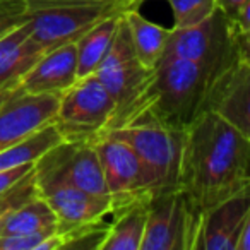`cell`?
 Returning a JSON list of instances; mask_svg holds the SVG:
<instances>
[{
	"label": "cell",
	"instance_id": "cell-29",
	"mask_svg": "<svg viewBox=\"0 0 250 250\" xmlns=\"http://www.w3.org/2000/svg\"><path fill=\"white\" fill-rule=\"evenodd\" d=\"M125 5H127V9H136L137 4H141V2H144V0H124Z\"/></svg>",
	"mask_w": 250,
	"mask_h": 250
},
{
	"label": "cell",
	"instance_id": "cell-17",
	"mask_svg": "<svg viewBox=\"0 0 250 250\" xmlns=\"http://www.w3.org/2000/svg\"><path fill=\"white\" fill-rule=\"evenodd\" d=\"M149 195L141 194L122 201H111V219L100 250H141Z\"/></svg>",
	"mask_w": 250,
	"mask_h": 250
},
{
	"label": "cell",
	"instance_id": "cell-21",
	"mask_svg": "<svg viewBox=\"0 0 250 250\" xmlns=\"http://www.w3.org/2000/svg\"><path fill=\"white\" fill-rule=\"evenodd\" d=\"M57 226L55 212L42 195H35L28 202L18 208L5 219L2 235H18V233H33L40 229ZM0 235V236H2Z\"/></svg>",
	"mask_w": 250,
	"mask_h": 250
},
{
	"label": "cell",
	"instance_id": "cell-2",
	"mask_svg": "<svg viewBox=\"0 0 250 250\" xmlns=\"http://www.w3.org/2000/svg\"><path fill=\"white\" fill-rule=\"evenodd\" d=\"M216 79L218 76L201 63L161 55L139 111L130 124H156L185 130L206 111Z\"/></svg>",
	"mask_w": 250,
	"mask_h": 250
},
{
	"label": "cell",
	"instance_id": "cell-19",
	"mask_svg": "<svg viewBox=\"0 0 250 250\" xmlns=\"http://www.w3.org/2000/svg\"><path fill=\"white\" fill-rule=\"evenodd\" d=\"M120 18L122 12L101 19L76 42L77 79L91 76L98 69V65L110 48L111 40L117 33L118 24H120Z\"/></svg>",
	"mask_w": 250,
	"mask_h": 250
},
{
	"label": "cell",
	"instance_id": "cell-26",
	"mask_svg": "<svg viewBox=\"0 0 250 250\" xmlns=\"http://www.w3.org/2000/svg\"><path fill=\"white\" fill-rule=\"evenodd\" d=\"M26 0H0V36L26 19Z\"/></svg>",
	"mask_w": 250,
	"mask_h": 250
},
{
	"label": "cell",
	"instance_id": "cell-11",
	"mask_svg": "<svg viewBox=\"0 0 250 250\" xmlns=\"http://www.w3.org/2000/svg\"><path fill=\"white\" fill-rule=\"evenodd\" d=\"M93 146L100 158L104 185L111 201L149 194L144 187L141 161L129 144L110 134H101L93 139Z\"/></svg>",
	"mask_w": 250,
	"mask_h": 250
},
{
	"label": "cell",
	"instance_id": "cell-14",
	"mask_svg": "<svg viewBox=\"0 0 250 250\" xmlns=\"http://www.w3.org/2000/svg\"><path fill=\"white\" fill-rule=\"evenodd\" d=\"M42 197L55 212L59 235L100 221L111 212V197L108 194H93L76 187H55Z\"/></svg>",
	"mask_w": 250,
	"mask_h": 250
},
{
	"label": "cell",
	"instance_id": "cell-5",
	"mask_svg": "<svg viewBox=\"0 0 250 250\" xmlns=\"http://www.w3.org/2000/svg\"><path fill=\"white\" fill-rule=\"evenodd\" d=\"M103 134L124 141L134 149L143 167L146 192L154 194L177 187L184 130L156 124H129Z\"/></svg>",
	"mask_w": 250,
	"mask_h": 250
},
{
	"label": "cell",
	"instance_id": "cell-3",
	"mask_svg": "<svg viewBox=\"0 0 250 250\" xmlns=\"http://www.w3.org/2000/svg\"><path fill=\"white\" fill-rule=\"evenodd\" d=\"M163 55L197 62L219 77L242 60H250L249 33L240 31L216 7V11L199 24L171 28Z\"/></svg>",
	"mask_w": 250,
	"mask_h": 250
},
{
	"label": "cell",
	"instance_id": "cell-4",
	"mask_svg": "<svg viewBox=\"0 0 250 250\" xmlns=\"http://www.w3.org/2000/svg\"><path fill=\"white\" fill-rule=\"evenodd\" d=\"M153 70L137 59L129 28L124 18H120L110 48L94 70V76L103 83L115 101V113L106 130L127 125L136 118L153 79Z\"/></svg>",
	"mask_w": 250,
	"mask_h": 250
},
{
	"label": "cell",
	"instance_id": "cell-13",
	"mask_svg": "<svg viewBox=\"0 0 250 250\" xmlns=\"http://www.w3.org/2000/svg\"><path fill=\"white\" fill-rule=\"evenodd\" d=\"M247 221H250V192L219 202L202 214L194 250H235Z\"/></svg>",
	"mask_w": 250,
	"mask_h": 250
},
{
	"label": "cell",
	"instance_id": "cell-28",
	"mask_svg": "<svg viewBox=\"0 0 250 250\" xmlns=\"http://www.w3.org/2000/svg\"><path fill=\"white\" fill-rule=\"evenodd\" d=\"M235 250H250V221H247L243 225L242 231L238 235V240H236Z\"/></svg>",
	"mask_w": 250,
	"mask_h": 250
},
{
	"label": "cell",
	"instance_id": "cell-1",
	"mask_svg": "<svg viewBox=\"0 0 250 250\" xmlns=\"http://www.w3.org/2000/svg\"><path fill=\"white\" fill-rule=\"evenodd\" d=\"M250 137L212 111L184 130L177 187L201 214L233 195L250 192Z\"/></svg>",
	"mask_w": 250,
	"mask_h": 250
},
{
	"label": "cell",
	"instance_id": "cell-10",
	"mask_svg": "<svg viewBox=\"0 0 250 250\" xmlns=\"http://www.w3.org/2000/svg\"><path fill=\"white\" fill-rule=\"evenodd\" d=\"M59 94H31L21 87L0 93V151L53 122Z\"/></svg>",
	"mask_w": 250,
	"mask_h": 250
},
{
	"label": "cell",
	"instance_id": "cell-7",
	"mask_svg": "<svg viewBox=\"0 0 250 250\" xmlns=\"http://www.w3.org/2000/svg\"><path fill=\"white\" fill-rule=\"evenodd\" d=\"M115 113V101L94 74L79 77L59 94L53 118L63 141H93L104 132Z\"/></svg>",
	"mask_w": 250,
	"mask_h": 250
},
{
	"label": "cell",
	"instance_id": "cell-15",
	"mask_svg": "<svg viewBox=\"0 0 250 250\" xmlns=\"http://www.w3.org/2000/svg\"><path fill=\"white\" fill-rule=\"evenodd\" d=\"M76 81V43H69L43 53L21 79L19 87L31 94H60Z\"/></svg>",
	"mask_w": 250,
	"mask_h": 250
},
{
	"label": "cell",
	"instance_id": "cell-8",
	"mask_svg": "<svg viewBox=\"0 0 250 250\" xmlns=\"http://www.w3.org/2000/svg\"><path fill=\"white\" fill-rule=\"evenodd\" d=\"M202 214L178 187L147 199L141 250H194Z\"/></svg>",
	"mask_w": 250,
	"mask_h": 250
},
{
	"label": "cell",
	"instance_id": "cell-18",
	"mask_svg": "<svg viewBox=\"0 0 250 250\" xmlns=\"http://www.w3.org/2000/svg\"><path fill=\"white\" fill-rule=\"evenodd\" d=\"M122 18L129 28L137 59L147 69H154L165 52L170 29L147 21L137 9H125L122 12Z\"/></svg>",
	"mask_w": 250,
	"mask_h": 250
},
{
	"label": "cell",
	"instance_id": "cell-27",
	"mask_svg": "<svg viewBox=\"0 0 250 250\" xmlns=\"http://www.w3.org/2000/svg\"><path fill=\"white\" fill-rule=\"evenodd\" d=\"M33 170V165H24V167L11 168V170H0V194L11 188L14 184H18L28 171Z\"/></svg>",
	"mask_w": 250,
	"mask_h": 250
},
{
	"label": "cell",
	"instance_id": "cell-16",
	"mask_svg": "<svg viewBox=\"0 0 250 250\" xmlns=\"http://www.w3.org/2000/svg\"><path fill=\"white\" fill-rule=\"evenodd\" d=\"M43 53L45 50L33 38L26 19L0 36V93L18 87Z\"/></svg>",
	"mask_w": 250,
	"mask_h": 250
},
{
	"label": "cell",
	"instance_id": "cell-22",
	"mask_svg": "<svg viewBox=\"0 0 250 250\" xmlns=\"http://www.w3.org/2000/svg\"><path fill=\"white\" fill-rule=\"evenodd\" d=\"M173 28H190L206 21L216 11L214 0H168Z\"/></svg>",
	"mask_w": 250,
	"mask_h": 250
},
{
	"label": "cell",
	"instance_id": "cell-12",
	"mask_svg": "<svg viewBox=\"0 0 250 250\" xmlns=\"http://www.w3.org/2000/svg\"><path fill=\"white\" fill-rule=\"evenodd\" d=\"M206 111L219 115L250 137V60H242L214 81Z\"/></svg>",
	"mask_w": 250,
	"mask_h": 250
},
{
	"label": "cell",
	"instance_id": "cell-24",
	"mask_svg": "<svg viewBox=\"0 0 250 250\" xmlns=\"http://www.w3.org/2000/svg\"><path fill=\"white\" fill-rule=\"evenodd\" d=\"M57 231V226L40 229L33 233H18V235L0 236V250H40L42 245Z\"/></svg>",
	"mask_w": 250,
	"mask_h": 250
},
{
	"label": "cell",
	"instance_id": "cell-6",
	"mask_svg": "<svg viewBox=\"0 0 250 250\" xmlns=\"http://www.w3.org/2000/svg\"><path fill=\"white\" fill-rule=\"evenodd\" d=\"M33 173L40 195L55 187L108 194L93 141H60L36 160Z\"/></svg>",
	"mask_w": 250,
	"mask_h": 250
},
{
	"label": "cell",
	"instance_id": "cell-23",
	"mask_svg": "<svg viewBox=\"0 0 250 250\" xmlns=\"http://www.w3.org/2000/svg\"><path fill=\"white\" fill-rule=\"evenodd\" d=\"M35 195L40 194L35 184V173H33V170L28 171L18 184H14L11 188H7L5 192L0 194V235H2L5 219L9 218V214L14 212L18 208H21L24 202H28Z\"/></svg>",
	"mask_w": 250,
	"mask_h": 250
},
{
	"label": "cell",
	"instance_id": "cell-20",
	"mask_svg": "<svg viewBox=\"0 0 250 250\" xmlns=\"http://www.w3.org/2000/svg\"><path fill=\"white\" fill-rule=\"evenodd\" d=\"M62 139L60 132L57 130L55 124L50 122L40 130L33 132L31 136L24 137L19 143L4 147L0 151V170H11V168L24 167V165H35L42 154H45L50 147L59 144Z\"/></svg>",
	"mask_w": 250,
	"mask_h": 250
},
{
	"label": "cell",
	"instance_id": "cell-9",
	"mask_svg": "<svg viewBox=\"0 0 250 250\" xmlns=\"http://www.w3.org/2000/svg\"><path fill=\"white\" fill-rule=\"evenodd\" d=\"M127 9L124 0H113L104 4L60 5L26 12V24L33 38L43 46L45 52L62 45L76 43L87 29L101 19L118 14Z\"/></svg>",
	"mask_w": 250,
	"mask_h": 250
},
{
	"label": "cell",
	"instance_id": "cell-25",
	"mask_svg": "<svg viewBox=\"0 0 250 250\" xmlns=\"http://www.w3.org/2000/svg\"><path fill=\"white\" fill-rule=\"evenodd\" d=\"M216 7L228 18L233 26L250 33V0H214Z\"/></svg>",
	"mask_w": 250,
	"mask_h": 250
}]
</instances>
